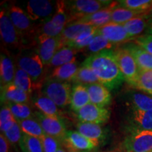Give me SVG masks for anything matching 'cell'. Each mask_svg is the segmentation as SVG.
Wrapping results in <instances>:
<instances>
[{
    "label": "cell",
    "instance_id": "f546056e",
    "mask_svg": "<svg viewBox=\"0 0 152 152\" xmlns=\"http://www.w3.org/2000/svg\"><path fill=\"white\" fill-rule=\"evenodd\" d=\"M17 122L21 129L23 134L39 138L40 140L45 134L41 125L35 117Z\"/></svg>",
    "mask_w": 152,
    "mask_h": 152
},
{
    "label": "cell",
    "instance_id": "e575fe53",
    "mask_svg": "<svg viewBox=\"0 0 152 152\" xmlns=\"http://www.w3.org/2000/svg\"><path fill=\"white\" fill-rule=\"evenodd\" d=\"M96 29H97L96 28L92 27L90 29L83 32L75 39H74L73 42H70L66 46L72 47L78 52H82L88 46L89 44L96 36Z\"/></svg>",
    "mask_w": 152,
    "mask_h": 152
},
{
    "label": "cell",
    "instance_id": "d590c367",
    "mask_svg": "<svg viewBox=\"0 0 152 152\" xmlns=\"http://www.w3.org/2000/svg\"><path fill=\"white\" fill-rule=\"evenodd\" d=\"M19 147L22 152H44L40 139L23 134Z\"/></svg>",
    "mask_w": 152,
    "mask_h": 152
},
{
    "label": "cell",
    "instance_id": "8992f818",
    "mask_svg": "<svg viewBox=\"0 0 152 152\" xmlns=\"http://www.w3.org/2000/svg\"><path fill=\"white\" fill-rule=\"evenodd\" d=\"M0 34L4 45L10 49H25V45L22 37L11 21L5 8L1 9L0 13Z\"/></svg>",
    "mask_w": 152,
    "mask_h": 152
},
{
    "label": "cell",
    "instance_id": "f1b7e54d",
    "mask_svg": "<svg viewBox=\"0 0 152 152\" xmlns=\"http://www.w3.org/2000/svg\"><path fill=\"white\" fill-rule=\"evenodd\" d=\"M78 51L68 46H64L56 53L52 61L47 66L48 67L56 68L76 60L75 55Z\"/></svg>",
    "mask_w": 152,
    "mask_h": 152
},
{
    "label": "cell",
    "instance_id": "ab89813d",
    "mask_svg": "<svg viewBox=\"0 0 152 152\" xmlns=\"http://www.w3.org/2000/svg\"><path fill=\"white\" fill-rule=\"evenodd\" d=\"M2 134H4L6 138L8 140L11 145L15 147L17 145L19 146L23 136V132L18 122L15 123L9 130H7L4 133H2Z\"/></svg>",
    "mask_w": 152,
    "mask_h": 152
},
{
    "label": "cell",
    "instance_id": "5bb4252c",
    "mask_svg": "<svg viewBox=\"0 0 152 152\" xmlns=\"http://www.w3.org/2000/svg\"><path fill=\"white\" fill-rule=\"evenodd\" d=\"M36 42H37L36 52L43 64L48 66L56 53L62 47L59 37H38Z\"/></svg>",
    "mask_w": 152,
    "mask_h": 152
},
{
    "label": "cell",
    "instance_id": "2e32d148",
    "mask_svg": "<svg viewBox=\"0 0 152 152\" xmlns=\"http://www.w3.org/2000/svg\"><path fill=\"white\" fill-rule=\"evenodd\" d=\"M1 104H28L30 103V96L27 92L14 85V83L1 87Z\"/></svg>",
    "mask_w": 152,
    "mask_h": 152
},
{
    "label": "cell",
    "instance_id": "5b68a950",
    "mask_svg": "<svg viewBox=\"0 0 152 152\" xmlns=\"http://www.w3.org/2000/svg\"><path fill=\"white\" fill-rule=\"evenodd\" d=\"M112 1L101 0H75L66 1L70 23L92 14L111 4Z\"/></svg>",
    "mask_w": 152,
    "mask_h": 152
},
{
    "label": "cell",
    "instance_id": "b9f144b4",
    "mask_svg": "<svg viewBox=\"0 0 152 152\" xmlns=\"http://www.w3.org/2000/svg\"><path fill=\"white\" fill-rule=\"evenodd\" d=\"M132 41L139 47L152 55V35L149 34L141 35L134 38Z\"/></svg>",
    "mask_w": 152,
    "mask_h": 152
},
{
    "label": "cell",
    "instance_id": "f35d334b",
    "mask_svg": "<svg viewBox=\"0 0 152 152\" xmlns=\"http://www.w3.org/2000/svg\"><path fill=\"white\" fill-rule=\"evenodd\" d=\"M17 122L10 108L7 104H4L0 111V130L1 133L9 130Z\"/></svg>",
    "mask_w": 152,
    "mask_h": 152
},
{
    "label": "cell",
    "instance_id": "c3c4849f",
    "mask_svg": "<svg viewBox=\"0 0 152 152\" xmlns=\"http://www.w3.org/2000/svg\"><path fill=\"white\" fill-rule=\"evenodd\" d=\"M68 152H80V151H68Z\"/></svg>",
    "mask_w": 152,
    "mask_h": 152
},
{
    "label": "cell",
    "instance_id": "9c48e42d",
    "mask_svg": "<svg viewBox=\"0 0 152 152\" xmlns=\"http://www.w3.org/2000/svg\"><path fill=\"white\" fill-rule=\"evenodd\" d=\"M56 9V3L47 0H31L26 5V14L32 21H46L53 16Z\"/></svg>",
    "mask_w": 152,
    "mask_h": 152
},
{
    "label": "cell",
    "instance_id": "cb8c5ba5",
    "mask_svg": "<svg viewBox=\"0 0 152 152\" xmlns=\"http://www.w3.org/2000/svg\"><path fill=\"white\" fill-rule=\"evenodd\" d=\"M14 83L17 87L21 89L24 92H27L30 95L33 94L38 89L42 88V85L34 81L28 73H26V72L20 69V68H18L17 66Z\"/></svg>",
    "mask_w": 152,
    "mask_h": 152
},
{
    "label": "cell",
    "instance_id": "ee69618b",
    "mask_svg": "<svg viewBox=\"0 0 152 152\" xmlns=\"http://www.w3.org/2000/svg\"><path fill=\"white\" fill-rule=\"evenodd\" d=\"M143 15H144V16H146L148 18L152 19V5H151V7L149 8V10L146 11V12L144 13Z\"/></svg>",
    "mask_w": 152,
    "mask_h": 152
},
{
    "label": "cell",
    "instance_id": "8d00e7d4",
    "mask_svg": "<svg viewBox=\"0 0 152 152\" xmlns=\"http://www.w3.org/2000/svg\"><path fill=\"white\" fill-rule=\"evenodd\" d=\"M17 121L35 117V113L28 104H7Z\"/></svg>",
    "mask_w": 152,
    "mask_h": 152
},
{
    "label": "cell",
    "instance_id": "1f68e13d",
    "mask_svg": "<svg viewBox=\"0 0 152 152\" xmlns=\"http://www.w3.org/2000/svg\"><path fill=\"white\" fill-rule=\"evenodd\" d=\"M132 86L152 96V70L140 71Z\"/></svg>",
    "mask_w": 152,
    "mask_h": 152
},
{
    "label": "cell",
    "instance_id": "52a82bcc",
    "mask_svg": "<svg viewBox=\"0 0 152 152\" xmlns=\"http://www.w3.org/2000/svg\"><path fill=\"white\" fill-rule=\"evenodd\" d=\"M123 147L127 152L152 151V130H130Z\"/></svg>",
    "mask_w": 152,
    "mask_h": 152
},
{
    "label": "cell",
    "instance_id": "7c38bea8",
    "mask_svg": "<svg viewBox=\"0 0 152 152\" xmlns=\"http://www.w3.org/2000/svg\"><path fill=\"white\" fill-rule=\"evenodd\" d=\"M99 143L82 135L77 131L68 130L62 144L68 151L84 152L95 149Z\"/></svg>",
    "mask_w": 152,
    "mask_h": 152
},
{
    "label": "cell",
    "instance_id": "7dc6e473",
    "mask_svg": "<svg viewBox=\"0 0 152 152\" xmlns=\"http://www.w3.org/2000/svg\"><path fill=\"white\" fill-rule=\"evenodd\" d=\"M104 152H123L121 150H113V151H104Z\"/></svg>",
    "mask_w": 152,
    "mask_h": 152
},
{
    "label": "cell",
    "instance_id": "ba28073f",
    "mask_svg": "<svg viewBox=\"0 0 152 152\" xmlns=\"http://www.w3.org/2000/svg\"><path fill=\"white\" fill-rule=\"evenodd\" d=\"M115 56L125 81L132 85L137 77L140 68L131 53L124 47L115 49Z\"/></svg>",
    "mask_w": 152,
    "mask_h": 152
},
{
    "label": "cell",
    "instance_id": "d4e9b609",
    "mask_svg": "<svg viewBox=\"0 0 152 152\" xmlns=\"http://www.w3.org/2000/svg\"><path fill=\"white\" fill-rule=\"evenodd\" d=\"M77 131L82 135L95 141H103L106 138V132L102 125L90 123L79 122L76 125Z\"/></svg>",
    "mask_w": 152,
    "mask_h": 152
},
{
    "label": "cell",
    "instance_id": "603a6c76",
    "mask_svg": "<svg viewBox=\"0 0 152 152\" xmlns=\"http://www.w3.org/2000/svg\"><path fill=\"white\" fill-rule=\"evenodd\" d=\"M91 103L90 95L85 85H74L72 88L71 109L73 111L77 112L80 109Z\"/></svg>",
    "mask_w": 152,
    "mask_h": 152
},
{
    "label": "cell",
    "instance_id": "681fc988",
    "mask_svg": "<svg viewBox=\"0 0 152 152\" xmlns=\"http://www.w3.org/2000/svg\"><path fill=\"white\" fill-rule=\"evenodd\" d=\"M125 152H127V151H125ZM150 152H152V151H150Z\"/></svg>",
    "mask_w": 152,
    "mask_h": 152
},
{
    "label": "cell",
    "instance_id": "ffe728a7",
    "mask_svg": "<svg viewBox=\"0 0 152 152\" xmlns=\"http://www.w3.org/2000/svg\"><path fill=\"white\" fill-rule=\"evenodd\" d=\"M131 53L137 64L140 71L152 70V55L146 52L134 42L127 44L124 47Z\"/></svg>",
    "mask_w": 152,
    "mask_h": 152
},
{
    "label": "cell",
    "instance_id": "7402d4cb",
    "mask_svg": "<svg viewBox=\"0 0 152 152\" xmlns=\"http://www.w3.org/2000/svg\"><path fill=\"white\" fill-rule=\"evenodd\" d=\"M91 28H92V26L79 23L77 22H72L66 25L62 33L58 36L62 47L66 46L74 39H75L83 32L90 29Z\"/></svg>",
    "mask_w": 152,
    "mask_h": 152
},
{
    "label": "cell",
    "instance_id": "4fadbf2b",
    "mask_svg": "<svg viewBox=\"0 0 152 152\" xmlns=\"http://www.w3.org/2000/svg\"><path fill=\"white\" fill-rule=\"evenodd\" d=\"M96 34L104 36L117 47L121 44L133 40L122 24L114 23L112 22L97 28Z\"/></svg>",
    "mask_w": 152,
    "mask_h": 152
},
{
    "label": "cell",
    "instance_id": "d6986e66",
    "mask_svg": "<svg viewBox=\"0 0 152 152\" xmlns=\"http://www.w3.org/2000/svg\"><path fill=\"white\" fill-rule=\"evenodd\" d=\"M33 103L39 112L48 116L62 118V111L52 99L44 95L42 92H37L33 97Z\"/></svg>",
    "mask_w": 152,
    "mask_h": 152
},
{
    "label": "cell",
    "instance_id": "83f0119b",
    "mask_svg": "<svg viewBox=\"0 0 152 152\" xmlns=\"http://www.w3.org/2000/svg\"><path fill=\"white\" fill-rule=\"evenodd\" d=\"M149 21V18L144 16V15H141L130 19L122 25L124 26L128 35L134 39L135 37L141 35L144 30H147Z\"/></svg>",
    "mask_w": 152,
    "mask_h": 152
},
{
    "label": "cell",
    "instance_id": "836d02e7",
    "mask_svg": "<svg viewBox=\"0 0 152 152\" xmlns=\"http://www.w3.org/2000/svg\"><path fill=\"white\" fill-rule=\"evenodd\" d=\"M117 47L112 44L109 40H108L106 37L101 35H97L94 37L92 42L89 44V45L85 48L83 52L91 53L92 54H97V53L102 52L107 49H113Z\"/></svg>",
    "mask_w": 152,
    "mask_h": 152
},
{
    "label": "cell",
    "instance_id": "f6af8a7d",
    "mask_svg": "<svg viewBox=\"0 0 152 152\" xmlns=\"http://www.w3.org/2000/svg\"><path fill=\"white\" fill-rule=\"evenodd\" d=\"M146 34L152 35V19H150L149 26H148L147 30H146Z\"/></svg>",
    "mask_w": 152,
    "mask_h": 152
},
{
    "label": "cell",
    "instance_id": "4316f807",
    "mask_svg": "<svg viewBox=\"0 0 152 152\" xmlns=\"http://www.w3.org/2000/svg\"><path fill=\"white\" fill-rule=\"evenodd\" d=\"M127 99L130 109L142 111L152 110V96L145 93L130 92H129Z\"/></svg>",
    "mask_w": 152,
    "mask_h": 152
},
{
    "label": "cell",
    "instance_id": "277c9868",
    "mask_svg": "<svg viewBox=\"0 0 152 152\" xmlns=\"http://www.w3.org/2000/svg\"><path fill=\"white\" fill-rule=\"evenodd\" d=\"M16 66L26 73L36 83L43 85L42 83L45 75V66L36 51H23L16 56Z\"/></svg>",
    "mask_w": 152,
    "mask_h": 152
},
{
    "label": "cell",
    "instance_id": "bcb514c9",
    "mask_svg": "<svg viewBox=\"0 0 152 152\" xmlns=\"http://www.w3.org/2000/svg\"><path fill=\"white\" fill-rule=\"evenodd\" d=\"M56 152H67V151H66V150L64 149V147H63V145H62Z\"/></svg>",
    "mask_w": 152,
    "mask_h": 152
},
{
    "label": "cell",
    "instance_id": "44dd1931",
    "mask_svg": "<svg viewBox=\"0 0 152 152\" xmlns=\"http://www.w3.org/2000/svg\"><path fill=\"white\" fill-rule=\"evenodd\" d=\"M16 66L14 65L12 59L9 55L1 54L0 59V81L1 87L14 83Z\"/></svg>",
    "mask_w": 152,
    "mask_h": 152
},
{
    "label": "cell",
    "instance_id": "30bf717a",
    "mask_svg": "<svg viewBox=\"0 0 152 152\" xmlns=\"http://www.w3.org/2000/svg\"><path fill=\"white\" fill-rule=\"evenodd\" d=\"M35 118L41 125L45 134L63 143L68 130H66L65 123L62 118L48 116L39 111L35 112Z\"/></svg>",
    "mask_w": 152,
    "mask_h": 152
},
{
    "label": "cell",
    "instance_id": "7bdbcfd3",
    "mask_svg": "<svg viewBox=\"0 0 152 152\" xmlns=\"http://www.w3.org/2000/svg\"><path fill=\"white\" fill-rule=\"evenodd\" d=\"M10 145V143L6 138L4 134L1 133L0 134V152H9Z\"/></svg>",
    "mask_w": 152,
    "mask_h": 152
},
{
    "label": "cell",
    "instance_id": "3957f363",
    "mask_svg": "<svg viewBox=\"0 0 152 152\" xmlns=\"http://www.w3.org/2000/svg\"><path fill=\"white\" fill-rule=\"evenodd\" d=\"M11 21L23 40L25 47L28 42L35 39L36 41L37 26L30 20L29 16L20 7L12 5L7 9Z\"/></svg>",
    "mask_w": 152,
    "mask_h": 152
},
{
    "label": "cell",
    "instance_id": "4dcf8cb0",
    "mask_svg": "<svg viewBox=\"0 0 152 152\" xmlns=\"http://www.w3.org/2000/svg\"><path fill=\"white\" fill-rule=\"evenodd\" d=\"M141 15H143L141 12L121 7L117 4V5L115 6L112 10L111 22L114 23L123 24L130 20V19L141 16Z\"/></svg>",
    "mask_w": 152,
    "mask_h": 152
},
{
    "label": "cell",
    "instance_id": "d6a6232c",
    "mask_svg": "<svg viewBox=\"0 0 152 152\" xmlns=\"http://www.w3.org/2000/svg\"><path fill=\"white\" fill-rule=\"evenodd\" d=\"M73 83L75 85H88L100 83L97 76L95 75L92 70L85 66H80L78 71L73 80Z\"/></svg>",
    "mask_w": 152,
    "mask_h": 152
},
{
    "label": "cell",
    "instance_id": "6da1fadb",
    "mask_svg": "<svg viewBox=\"0 0 152 152\" xmlns=\"http://www.w3.org/2000/svg\"><path fill=\"white\" fill-rule=\"evenodd\" d=\"M81 66L92 70L100 83L109 90L117 88L125 81L118 64L115 49H107L91 54L82 63Z\"/></svg>",
    "mask_w": 152,
    "mask_h": 152
},
{
    "label": "cell",
    "instance_id": "8fae6325",
    "mask_svg": "<svg viewBox=\"0 0 152 152\" xmlns=\"http://www.w3.org/2000/svg\"><path fill=\"white\" fill-rule=\"evenodd\" d=\"M110 111L106 108H102L92 103L88 104L76 112L80 122L102 125L107 122L110 118Z\"/></svg>",
    "mask_w": 152,
    "mask_h": 152
},
{
    "label": "cell",
    "instance_id": "60d3db41",
    "mask_svg": "<svg viewBox=\"0 0 152 152\" xmlns=\"http://www.w3.org/2000/svg\"><path fill=\"white\" fill-rule=\"evenodd\" d=\"M44 152H56L63 145L57 139L45 134L41 139Z\"/></svg>",
    "mask_w": 152,
    "mask_h": 152
},
{
    "label": "cell",
    "instance_id": "9a60e30c",
    "mask_svg": "<svg viewBox=\"0 0 152 152\" xmlns=\"http://www.w3.org/2000/svg\"><path fill=\"white\" fill-rule=\"evenodd\" d=\"M129 130H152V110L130 109L128 115Z\"/></svg>",
    "mask_w": 152,
    "mask_h": 152
},
{
    "label": "cell",
    "instance_id": "74e56055",
    "mask_svg": "<svg viewBox=\"0 0 152 152\" xmlns=\"http://www.w3.org/2000/svg\"><path fill=\"white\" fill-rule=\"evenodd\" d=\"M117 2L119 7L141 12L143 14L152 5V0H121Z\"/></svg>",
    "mask_w": 152,
    "mask_h": 152
},
{
    "label": "cell",
    "instance_id": "e0dca14e",
    "mask_svg": "<svg viewBox=\"0 0 152 152\" xmlns=\"http://www.w3.org/2000/svg\"><path fill=\"white\" fill-rule=\"evenodd\" d=\"M117 1H112L111 4L109 7H106L97 12L94 13V14L83 17V18L74 22L85 24L96 28L105 26L111 22L112 10H113V7L117 5Z\"/></svg>",
    "mask_w": 152,
    "mask_h": 152
},
{
    "label": "cell",
    "instance_id": "ac0fdd59",
    "mask_svg": "<svg viewBox=\"0 0 152 152\" xmlns=\"http://www.w3.org/2000/svg\"><path fill=\"white\" fill-rule=\"evenodd\" d=\"M90 95V102L93 104L105 108L111 103V94L109 90L102 83L85 85Z\"/></svg>",
    "mask_w": 152,
    "mask_h": 152
},
{
    "label": "cell",
    "instance_id": "484cf974",
    "mask_svg": "<svg viewBox=\"0 0 152 152\" xmlns=\"http://www.w3.org/2000/svg\"><path fill=\"white\" fill-rule=\"evenodd\" d=\"M79 68L76 60L73 61L68 64L54 68L49 77L69 83L73 81Z\"/></svg>",
    "mask_w": 152,
    "mask_h": 152
},
{
    "label": "cell",
    "instance_id": "7a4b0ae2",
    "mask_svg": "<svg viewBox=\"0 0 152 152\" xmlns=\"http://www.w3.org/2000/svg\"><path fill=\"white\" fill-rule=\"evenodd\" d=\"M72 88L68 82L48 77L44 82L41 92L52 99L58 107L64 108L71 104Z\"/></svg>",
    "mask_w": 152,
    "mask_h": 152
}]
</instances>
